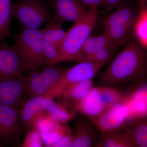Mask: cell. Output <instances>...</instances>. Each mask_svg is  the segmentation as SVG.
<instances>
[{
	"label": "cell",
	"instance_id": "cell-1",
	"mask_svg": "<svg viewBox=\"0 0 147 147\" xmlns=\"http://www.w3.org/2000/svg\"><path fill=\"white\" fill-rule=\"evenodd\" d=\"M147 77V52L137 40L130 38L98 80L100 86L136 82Z\"/></svg>",
	"mask_w": 147,
	"mask_h": 147
},
{
	"label": "cell",
	"instance_id": "cell-2",
	"mask_svg": "<svg viewBox=\"0 0 147 147\" xmlns=\"http://www.w3.org/2000/svg\"><path fill=\"white\" fill-rule=\"evenodd\" d=\"M97 10L89 9L74 23L62 43L57 57L50 65L64 61H83V48L96 24Z\"/></svg>",
	"mask_w": 147,
	"mask_h": 147
},
{
	"label": "cell",
	"instance_id": "cell-3",
	"mask_svg": "<svg viewBox=\"0 0 147 147\" xmlns=\"http://www.w3.org/2000/svg\"><path fill=\"white\" fill-rule=\"evenodd\" d=\"M12 37V45L20 58L24 72L37 70L47 65L43 53L42 29H22Z\"/></svg>",
	"mask_w": 147,
	"mask_h": 147
},
{
	"label": "cell",
	"instance_id": "cell-4",
	"mask_svg": "<svg viewBox=\"0 0 147 147\" xmlns=\"http://www.w3.org/2000/svg\"><path fill=\"white\" fill-rule=\"evenodd\" d=\"M13 15L21 30H36L52 20L53 11L45 0H18L13 4Z\"/></svg>",
	"mask_w": 147,
	"mask_h": 147
},
{
	"label": "cell",
	"instance_id": "cell-5",
	"mask_svg": "<svg viewBox=\"0 0 147 147\" xmlns=\"http://www.w3.org/2000/svg\"><path fill=\"white\" fill-rule=\"evenodd\" d=\"M89 119L100 133L125 128L131 123L125 94L123 99L107 108L99 116Z\"/></svg>",
	"mask_w": 147,
	"mask_h": 147
},
{
	"label": "cell",
	"instance_id": "cell-6",
	"mask_svg": "<svg viewBox=\"0 0 147 147\" xmlns=\"http://www.w3.org/2000/svg\"><path fill=\"white\" fill-rule=\"evenodd\" d=\"M106 65L89 61L79 62L64 72L57 86L50 92L47 98L61 97L62 92L68 85L84 80L93 79Z\"/></svg>",
	"mask_w": 147,
	"mask_h": 147
},
{
	"label": "cell",
	"instance_id": "cell-7",
	"mask_svg": "<svg viewBox=\"0 0 147 147\" xmlns=\"http://www.w3.org/2000/svg\"><path fill=\"white\" fill-rule=\"evenodd\" d=\"M18 109L0 103V144L3 146L15 144L26 129Z\"/></svg>",
	"mask_w": 147,
	"mask_h": 147
},
{
	"label": "cell",
	"instance_id": "cell-8",
	"mask_svg": "<svg viewBox=\"0 0 147 147\" xmlns=\"http://www.w3.org/2000/svg\"><path fill=\"white\" fill-rule=\"evenodd\" d=\"M19 56L13 45L0 42V80L24 77Z\"/></svg>",
	"mask_w": 147,
	"mask_h": 147
},
{
	"label": "cell",
	"instance_id": "cell-9",
	"mask_svg": "<svg viewBox=\"0 0 147 147\" xmlns=\"http://www.w3.org/2000/svg\"><path fill=\"white\" fill-rule=\"evenodd\" d=\"M50 3L53 11L52 20L61 25L75 22L89 9L78 0H50Z\"/></svg>",
	"mask_w": 147,
	"mask_h": 147
},
{
	"label": "cell",
	"instance_id": "cell-10",
	"mask_svg": "<svg viewBox=\"0 0 147 147\" xmlns=\"http://www.w3.org/2000/svg\"><path fill=\"white\" fill-rule=\"evenodd\" d=\"M52 20L47 23L43 30V53L47 65L57 57L66 32L62 26Z\"/></svg>",
	"mask_w": 147,
	"mask_h": 147
},
{
	"label": "cell",
	"instance_id": "cell-11",
	"mask_svg": "<svg viewBox=\"0 0 147 147\" xmlns=\"http://www.w3.org/2000/svg\"><path fill=\"white\" fill-rule=\"evenodd\" d=\"M24 76L22 78L0 80V103L20 108L25 100L24 97L27 95Z\"/></svg>",
	"mask_w": 147,
	"mask_h": 147
},
{
	"label": "cell",
	"instance_id": "cell-12",
	"mask_svg": "<svg viewBox=\"0 0 147 147\" xmlns=\"http://www.w3.org/2000/svg\"><path fill=\"white\" fill-rule=\"evenodd\" d=\"M34 127L39 131L44 146L48 147L72 131L67 123L56 120L47 113L38 121Z\"/></svg>",
	"mask_w": 147,
	"mask_h": 147
},
{
	"label": "cell",
	"instance_id": "cell-13",
	"mask_svg": "<svg viewBox=\"0 0 147 147\" xmlns=\"http://www.w3.org/2000/svg\"><path fill=\"white\" fill-rule=\"evenodd\" d=\"M72 106L74 110L89 119L96 117L107 109L100 86L93 87L83 99L73 103Z\"/></svg>",
	"mask_w": 147,
	"mask_h": 147
},
{
	"label": "cell",
	"instance_id": "cell-14",
	"mask_svg": "<svg viewBox=\"0 0 147 147\" xmlns=\"http://www.w3.org/2000/svg\"><path fill=\"white\" fill-rule=\"evenodd\" d=\"M45 97H31L18 108L22 123L28 131L31 129L41 117L47 113L43 105Z\"/></svg>",
	"mask_w": 147,
	"mask_h": 147
},
{
	"label": "cell",
	"instance_id": "cell-15",
	"mask_svg": "<svg viewBox=\"0 0 147 147\" xmlns=\"http://www.w3.org/2000/svg\"><path fill=\"white\" fill-rule=\"evenodd\" d=\"M98 131L91 122L85 121L78 122L74 129V140L72 147H89L95 145L100 135Z\"/></svg>",
	"mask_w": 147,
	"mask_h": 147
},
{
	"label": "cell",
	"instance_id": "cell-16",
	"mask_svg": "<svg viewBox=\"0 0 147 147\" xmlns=\"http://www.w3.org/2000/svg\"><path fill=\"white\" fill-rule=\"evenodd\" d=\"M114 10L103 21V30L115 26L134 24L138 14L131 3L121 6Z\"/></svg>",
	"mask_w": 147,
	"mask_h": 147
},
{
	"label": "cell",
	"instance_id": "cell-17",
	"mask_svg": "<svg viewBox=\"0 0 147 147\" xmlns=\"http://www.w3.org/2000/svg\"><path fill=\"white\" fill-rule=\"evenodd\" d=\"M24 79L27 95L30 97H47L49 89L39 69L29 71Z\"/></svg>",
	"mask_w": 147,
	"mask_h": 147
},
{
	"label": "cell",
	"instance_id": "cell-18",
	"mask_svg": "<svg viewBox=\"0 0 147 147\" xmlns=\"http://www.w3.org/2000/svg\"><path fill=\"white\" fill-rule=\"evenodd\" d=\"M94 86V79L84 80L68 85L62 92V97L69 104L82 100Z\"/></svg>",
	"mask_w": 147,
	"mask_h": 147
},
{
	"label": "cell",
	"instance_id": "cell-19",
	"mask_svg": "<svg viewBox=\"0 0 147 147\" xmlns=\"http://www.w3.org/2000/svg\"><path fill=\"white\" fill-rule=\"evenodd\" d=\"M95 146L100 147H132L125 128L108 133H100Z\"/></svg>",
	"mask_w": 147,
	"mask_h": 147
},
{
	"label": "cell",
	"instance_id": "cell-20",
	"mask_svg": "<svg viewBox=\"0 0 147 147\" xmlns=\"http://www.w3.org/2000/svg\"><path fill=\"white\" fill-rule=\"evenodd\" d=\"M54 98H46L43 105L47 113L53 119L63 123H67L75 116V111L67 105L55 102Z\"/></svg>",
	"mask_w": 147,
	"mask_h": 147
},
{
	"label": "cell",
	"instance_id": "cell-21",
	"mask_svg": "<svg viewBox=\"0 0 147 147\" xmlns=\"http://www.w3.org/2000/svg\"><path fill=\"white\" fill-rule=\"evenodd\" d=\"M125 129L132 147H147V118L134 121Z\"/></svg>",
	"mask_w": 147,
	"mask_h": 147
},
{
	"label": "cell",
	"instance_id": "cell-22",
	"mask_svg": "<svg viewBox=\"0 0 147 147\" xmlns=\"http://www.w3.org/2000/svg\"><path fill=\"white\" fill-rule=\"evenodd\" d=\"M134 24L121 25L103 30L113 46L117 48L126 44L133 33Z\"/></svg>",
	"mask_w": 147,
	"mask_h": 147
},
{
	"label": "cell",
	"instance_id": "cell-23",
	"mask_svg": "<svg viewBox=\"0 0 147 147\" xmlns=\"http://www.w3.org/2000/svg\"><path fill=\"white\" fill-rule=\"evenodd\" d=\"M13 7L11 0H0V42L13 35L11 30Z\"/></svg>",
	"mask_w": 147,
	"mask_h": 147
},
{
	"label": "cell",
	"instance_id": "cell-24",
	"mask_svg": "<svg viewBox=\"0 0 147 147\" xmlns=\"http://www.w3.org/2000/svg\"><path fill=\"white\" fill-rule=\"evenodd\" d=\"M140 10L133 27L137 41L142 47H147V7L139 5Z\"/></svg>",
	"mask_w": 147,
	"mask_h": 147
},
{
	"label": "cell",
	"instance_id": "cell-25",
	"mask_svg": "<svg viewBox=\"0 0 147 147\" xmlns=\"http://www.w3.org/2000/svg\"><path fill=\"white\" fill-rule=\"evenodd\" d=\"M45 84L48 87L49 93L55 88L60 80L66 69L55 65H46L39 68Z\"/></svg>",
	"mask_w": 147,
	"mask_h": 147
},
{
	"label": "cell",
	"instance_id": "cell-26",
	"mask_svg": "<svg viewBox=\"0 0 147 147\" xmlns=\"http://www.w3.org/2000/svg\"><path fill=\"white\" fill-rule=\"evenodd\" d=\"M110 45H112L105 34L98 35H91L87 40L83 47L84 61H85L87 56L93 54L103 47Z\"/></svg>",
	"mask_w": 147,
	"mask_h": 147
},
{
	"label": "cell",
	"instance_id": "cell-27",
	"mask_svg": "<svg viewBox=\"0 0 147 147\" xmlns=\"http://www.w3.org/2000/svg\"><path fill=\"white\" fill-rule=\"evenodd\" d=\"M118 49L113 45H108L87 56L85 61L106 65L111 61Z\"/></svg>",
	"mask_w": 147,
	"mask_h": 147
},
{
	"label": "cell",
	"instance_id": "cell-28",
	"mask_svg": "<svg viewBox=\"0 0 147 147\" xmlns=\"http://www.w3.org/2000/svg\"><path fill=\"white\" fill-rule=\"evenodd\" d=\"M100 88L107 108L119 101L125 95L120 90L111 86H100Z\"/></svg>",
	"mask_w": 147,
	"mask_h": 147
},
{
	"label": "cell",
	"instance_id": "cell-29",
	"mask_svg": "<svg viewBox=\"0 0 147 147\" xmlns=\"http://www.w3.org/2000/svg\"><path fill=\"white\" fill-rule=\"evenodd\" d=\"M138 84L128 94L129 97L147 105V77L137 82Z\"/></svg>",
	"mask_w": 147,
	"mask_h": 147
},
{
	"label": "cell",
	"instance_id": "cell-30",
	"mask_svg": "<svg viewBox=\"0 0 147 147\" xmlns=\"http://www.w3.org/2000/svg\"><path fill=\"white\" fill-rule=\"evenodd\" d=\"M24 139L21 147H42L44 146L40 133L38 129L34 127L28 131Z\"/></svg>",
	"mask_w": 147,
	"mask_h": 147
},
{
	"label": "cell",
	"instance_id": "cell-31",
	"mask_svg": "<svg viewBox=\"0 0 147 147\" xmlns=\"http://www.w3.org/2000/svg\"><path fill=\"white\" fill-rule=\"evenodd\" d=\"M131 0H102L100 6L106 11L115 10L121 6L131 3Z\"/></svg>",
	"mask_w": 147,
	"mask_h": 147
},
{
	"label": "cell",
	"instance_id": "cell-32",
	"mask_svg": "<svg viewBox=\"0 0 147 147\" xmlns=\"http://www.w3.org/2000/svg\"><path fill=\"white\" fill-rule=\"evenodd\" d=\"M74 140L73 131L68 132L49 147H72Z\"/></svg>",
	"mask_w": 147,
	"mask_h": 147
},
{
	"label": "cell",
	"instance_id": "cell-33",
	"mask_svg": "<svg viewBox=\"0 0 147 147\" xmlns=\"http://www.w3.org/2000/svg\"><path fill=\"white\" fill-rule=\"evenodd\" d=\"M89 9L97 10L100 6L102 0H78Z\"/></svg>",
	"mask_w": 147,
	"mask_h": 147
},
{
	"label": "cell",
	"instance_id": "cell-34",
	"mask_svg": "<svg viewBox=\"0 0 147 147\" xmlns=\"http://www.w3.org/2000/svg\"><path fill=\"white\" fill-rule=\"evenodd\" d=\"M3 146H2V145L1 144H0V147H3Z\"/></svg>",
	"mask_w": 147,
	"mask_h": 147
},
{
	"label": "cell",
	"instance_id": "cell-35",
	"mask_svg": "<svg viewBox=\"0 0 147 147\" xmlns=\"http://www.w3.org/2000/svg\"></svg>",
	"mask_w": 147,
	"mask_h": 147
}]
</instances>
